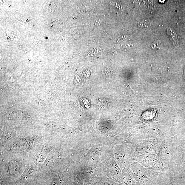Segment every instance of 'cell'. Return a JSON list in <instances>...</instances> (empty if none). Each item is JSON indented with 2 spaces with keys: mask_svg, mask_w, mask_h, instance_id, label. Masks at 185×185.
<instances>
[{
  "mask_svg": "<svg viewBox=\"0 0 185 185\" xmlns=\"http://www.w3.org/2000/svg\"><path fill=\"white\" fill-rule=\"evenodd\" d=\"M151 21L146 20L141 21L138 23V26L141 27H147L151 26Z\"/></svg>",
  "mask_w": 185,
  "mask_h": 185,
  "instance_id": "obj_3",
  "label": "cell"
},
{
  "mask_svg": "<svg viewBox=\"0 0 185 185\" xmlns=\"http://www.w3.org/2000/svg\"><path fill=\"white\" fill-rule=\"evenodd\" d=\"M60 184L59 180L57 177L53 178L51 183V185H59Z\"/></svg>",
  "mask_w": 185,
  "mask_h": 185,
  "instance_id": "obj_7",
  "label": "cell"
},
{
  "mask_svg": "<svg viewBox=\"0 0 185 185\" xmlns=\"http://www.w3.org/2000/svg\"><path fill=\"white\" fill-rule=\"evenodd\" d=\"M55 154L53 152L50 153L49 155L48 156L47 158L46 159L44 163V165L46 166H48L51 164L55 159Z\"/></svg>",
  "mask_w": 185,
  "mask_h": 185,
  "instance_id": "obj_2",
  "label": "cell"
},
{
  "mask_svg": "<svg viewBox=\"0 0 185 185\" xmlns=\"http://www.w3.org/2000/svg\"><path fill=\"white\" fill-rule=\"evenodd\" d=\"M33 169H32V167H29L24 172V174H23V176H26L28 175H29L31 174L32 172V171L33 170Z\"/></svg>",
  "mask_w": 185,
  "mask_h": 185,
  "instance_id": "obj_6",
  "label": "cell"
},
{
  "mask_svg": "<svg viewBox=\"0 0 185 185\" xmlns=\"http://www.w3.org/2000/svg\"><path fill=\"white\" fill-rule=\"evenodd\" d=\"M184 77L185 78V68H184Z\"/></svg>",
  "mask_w": 185,
  "mask_h": 185,
  "instance_id": "obj_8",
  "label": "cell"
},
{
  "mask_svg": "<svg viewBox=\"0 0 185 185\" xmlns=\"http://www.w3.org/2000/svg\"><path fill=\"white\" fill-rule=\"evenodd\" d=\"M167 33L170 40L172 41L174 44H175L177 38L176 32L172 28H169L167 29Z\"/></svg>",
  "mask_w": 185,
  "mask_h": 185,
  "instance_id": "obj_1",
  "label": "cell"
},
{
  "mask_svg": "<svg viewBox=\"0 0 185 185\" xmlns=\"http://www.w3.org/2000/svg\"><path fill=\"white\" fill-rule=\"evenodd\" d=\"M44 158L43 156H37L34 158V161L36 162L37 164H40L44 160Z\"/></svg>",
  "mask_w": 185,
  "mask_h": 185,
  "instance_id": "obj_5",
  "label": "cell"
},
{
  "mask_svg": "<svg viewBox=\"0 0 185 185\" xmlns=\"http://www.w3.org/2000/svg\"><path fill=\"white\" fill-rule=\"evenodd\" d=\"M151 46L152 49L155 50H158L162 47L161 43L160 41L157 40L154 41L152 44Z\"/></svg>",
  "mask_w": 185,
  "mask_h": 185,
  "instance_id": "obj_4",
  "label": "cell"
}]
</instances>
